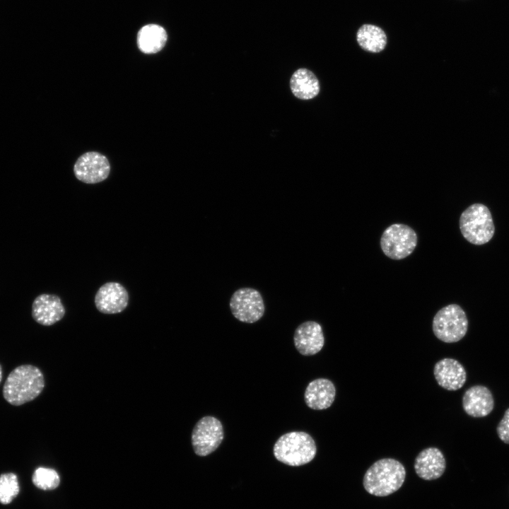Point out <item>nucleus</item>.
Wrapping results in <instances>:
<instances>
[{
    "label": "nucleus",
    "mask_w": 509,
    "mask_h": 509,
    "mask_svg": "<svg viewBox=\"0 0 509 509\" xmlns=\"http://www.w3.org/2000/svg\"><path fill=\"white\" fill-rule=\"evenodd\" d=\"M44 387V376L38 368L21 365L8 375L3 387V396L9 404L20 406L35 399Z\"/></svg>",
    "instance_id": "f257e3e1"
},
{
    "label": "nucleus",
    "mask_w": 509,
    "mask_h": 509,
    "mask_svg": "<svg viewBox=\"0 0 509 509\" xmlns=\"http://www.w3.org/2000/svg\"><path fill=\"white\" fill-rule=\"evenodd\" d=\"M405 477V468L399 461L393 458H382L368 469L363 484L370 494L387 496L401 488Z\"/></svg>",
    "instance_id": "f03ea898"
},
{
    "label": "nucleus",
    "mask_w": 509,
    "mask_h": 509,
    "mask_svg": "<svg viewBox=\"0 0 509 509\" xmlns=\"http://www.w3.org/2000/svg\"><path fill=\"white\" fill-rule=\"evenodd\" d=\"M274 455L279 462L298 467L311 462L317 453L312 436L304 431H291L279 438L273 448Z\"/></svg>",
    "instance_id": "7ed1b4c3"
},
{
    "label": "nucleus",
    "mask_w": 509,
    "mask_h": 509,
    "mask_svg": "<svg viewBox=\"0 0 509 509\" xmlns=\"http://www.w3.org/2000/svg\"><path fill=\"white\" fill-rule=\"evenodd\" d=\"M459 224L462 236L476 245L489 242L495 233L491 211L486 206L480 203L467 207L462 213Z\"/></svg>",
    "instance_id": "20e7f679"
},
{
    "label": "nucleus",
    "mask_w": 509,
    "mask_h": 509,
    "mask_svg": "<svg viewBox=\"0 0 509 509\" xmlns=\"http://www.w3.org/2000/svg\"><path fill=\"white\" fill-rule=\"evenodd\" d=\"M435 336L445 343L461 340L468 329V320L464 310L457 304H450L439 310L433 320Z\"/></svg>",
    "instance_id": "39448f33"
},
{
    "label": "nucleus",
    "mask_w": 509,
    "mask_h": 509,
    "mask_svg": "<svg viewBox=\"0 0 509 509\" xmlns=\"http://www.w3.org/2000/svg\"><path fill=\"white\" fill-rule=\"evenodd\" d=\"M417 242V235L410 226L394 223L388 226L382 233L380 247L387 257L399 260L413 252Z\"/></svg>",
    "instance_id": "423d86ee"
},
{
    "label": "nucleus",
    "mask_w": 509,
    "mask_h": 509,
    "mask_svg": "<svg viewBox=\"0 0 509 509\" xmlns=\"http://www.w3.org/2000/svg\"><path fill=\"white\" fill-rule=\"evenodd\" d=\"M221 422L211 416H204L195 424L192 433V445L195 454L206 456L215 451L223 440Z\"/></svg>",
    "instance_id": "0eeeda50"
},
{
    "label": "nucleus",
    "mask_w": 509,
    "mask_h": 509,
    "mask_svg": "<svg viewBox=\"0 0 509 509\" xmlns=\"http://www.w3.org/2000/svg\"><path fill=\"white\" fill-rule=\"evenodd\" d=\"M233 315L239 321L254 323L262 318L265 307L260 293L252 288L236 290L230 300Z\"/></svg>",
    "instance_id": "6e6552de"
},
{
    "label": "nucleus",
    "mask_w": 509,
    "mask_h": 509,
    "mask_svg": "<svg viewBox=\"0 0 509 509\" xmlns=\"http://www.w3.org/2000/svg\"><path fill=\"white\" fill-rule=\"evenodd\" d=\"M76 177L86 184H96L106 180L110 172V165L103 154L90 151L82 154L74 166Z\"/></svg>",
    "instance_id": "1a4fd4ad"
},
{
    "label": "nucleus",
    "mask_w": 509,
    "mask_h": 509,
    "mask_svg": "<svg viewBox=\"0 0 509 509\" xmlns=\"http://www.w3.org/2000/svg\"><path fill=\"white\" fill-rule=\"evenodd\" d=\"M127 289L118 282H107L99 288L95 296V305L103 314L122 312L129 303Z\"/></svg>",
    "instance_id": "9d476101"
},
{
    "label": "nucleus",
    "mask_w": 509,
    "mask_h": 509,
    "mask_svg": "<svg viewBox=\"0 0 509 509\" xmlns=\"http://www.w3.org/2000/svg\"><path fill=\"white\" fill-rule=\"evenodd\" d=\"M293 342L297 351L303 356L317 353L324 344L321 325L315 321L303 322L295 330Z\"/></svg>",
    "instance_id": "9b49d317"
},
{
    "label": "nucleus",
    "mask_w": 509,
    "mask_h": 509,
    "mask_svg": "<svg viewBox=\"0 0 509 509\" xmlns=\"http://www.w3.org/2000/svg\"><path fill=\"white\" fill-rule=\"evenodd\" d=\"M65 312L61 298L53 294L39 295L32 305L33 318L36 322L44 326H51L60 321Z\"/></svg>",
    "instance_id": "f8f14e48"
},
{
    "label": "nucleus",
    "mask_w": 509,
    "mask_h": 509,
    "mask_svg": "<svg viewBox=\"0 0 509 509\" xmlns=\"http://www.w3.org/2000/svg\"><path fill=\"white\" fill-rule=\"evenodd\" d=\"M433 374L438 384L450 391L460 389L467 380L464 366L458 361L450 358L438 361L434 366Z\"/></svg>",
    "instance_id": "ddd939ff"
},
{
    "label": "nucleus",
    "mask_w": 509,
    "mask_h": 509,
    "mask_svg": "<svg viewBox=\"0 0 509 509\" xmlns=\"http://www.w3.org/2000/svg\"><path fill=\"white\" fill-rule=\"evenodd\" d=\"M446 467L443 452L437 447H430L421 451L414 461L416 474L426 481L440 477Z\"/></svg>",
    "instance_id": "4468645a"
},
{
    "label": "nucleus",
    "mask_w": 509,
    "mask_h": 509,
    "mask_svg": "<svg viewBox=\"0 0 509 509\" xmlns=\"http://www.w3.org/2000/svg\"><path fill=\"white\" fill-rule=\"evenodd\" d=\"M493 406V395L485 386H472L463 394L462 407L470 416L475 418L486 416L492 411Z\"/></svg>",
    "instance_id": "2eb2a0df"
},
{
    "label": "nucleus",
    "mask_w": 509,
    "mask_h": 509,
    "mask_svg": "<svg viewBox=\"0 0 509 509\" xmlns=\"http://www.w3.org/2000/svg\"><path fill=\"white\" fill-rule=\"evenodd\" d=\"M336 388L334 383L327 378H317L307 386L304 398L306 405L314 410L329 408L334 401Z\"/></svg>",
    "instance_id": "dca6fc26"
},
{
    "label": "nucleus",
    "mask_w": 509,
    "mask_h": 509,
    "mask_svg": "<svg viewBox=\"0 0 509 509\" xmlns=\"http://www.w3.org/2000/svg\"><path fill=\"white\" fill-rule=\"evenodd\" d=\"M290 88L296 98L308 100L319 94L320 84L312 71L305 68H300L291 77Z\"/></svg>",
    "instance_id": "f3484780"
},
{
    "label": "nucleus",
    "mask_w": 509,
    "mask_h": 509,
    "mask_svg": "<svg viewBox=\"0 0 509 509\" xmlns=\"http://www.w3.org/2000/svg\"><path fill=\"white\" fill-rule=\"evenodd\" d=\"M168 35L165 30L157 24H148L142 27L137 34V45L145 54H155L165 45Z\"/></svg>",
    "instance_id": "a211bd4d"
},
{
    "label": "nucleus",
    "mask_w": 509,
    "mask_h": 509,
    "mask_svg": "<svg viewBox=\"0 0 509 509\" xmlns=\"http://www.w3.org/2000/svg\"><path fill=\"white\" fill-rule=\"evenodd\" d=\"M387 35L378 26L364 24L358 30L356 40L359 46L369 52L382 51L387 45Z\"/></svg>",
    "instance_id": "6ab92c4d"
},
{
    "label": "nucleus",
    "mask_w": 509,
    "mask_h": 509,
    "mask_svg": "<svg viewBox=\"0 0 509 509\" xmlns=\"http://www.w3.org/2000/svg\"><path fill=\"white\" fill-rule=\"evenodd\" d=\"M33 484L44 491H50L58 487L60 478L58 473L53 469L38 467L32 476Z\"/></svg>",
    "instance_id": "aec40b11"
},
{
    "label": "nucleus",
    "mask_w": 509,
    "mask_h": 509,
    "mask_svg": "<svg viewBox=\"0 0 509 509\" xmlns=\"http://www.w3.org/2000/svg\"><path fill=\"white\" fill-rule=\"evenodd\" d=\"M20 491L18 477L14 473L0 475V503L6 505L18 496Z\"/></svg>",
    "instance_id": "412c9836"
},
{
    "label": "nucleus",
    "mask_w": 509,
    "mask_h": 509,
    "mask_svg": "<svg viewBox=\"0 0 509 509\" xmlns=\"http://www.w3.org/2000/svg\"><path fill=\"white\" fill-rule=\"evenodd\" d=\"M497 433L503 443L509 444V408L497 426Z\"/></svg>",
    "instance_id": "4be33fe9"
},
{
    "label": "nucleus",
    "mask_w": 509,
    "mask_h": 509,
    "mask_svg": "<svg viewBox=\"0 0 509 509\" xmlns=\"http://www.w3.org/2000/svg\"><path fill=\"white\" fill-rule=\"evenodd\" d=\"M1 379H2V368H1V365H0V382H1Z\"/></svg>",
    "instance_id": "5701e85b"
}]
</instances>
